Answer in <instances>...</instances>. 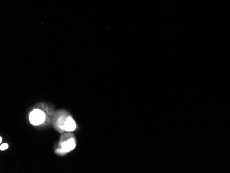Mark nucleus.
<instances>
[{
    "instance_id": "f257e3e1",
    "label": "nucleus",
    "mask_w": 230,
    "mask_h": 173,
    "mask_svg": "<svg viewBox=\"0 0 230 173\" xmlns=\"http://www.w3.org/2000/svg\"><path fill=\"white\" fill-rule=\"evenodd\" d=\"M45 115L44 112L39 109H35L30 113L29 120L31 124L39 126L45 121Z\"/></svg>"
},
{
    "instance_id": "f03ea898",
    "label": "nucleus",
    "mask_w": 230,
    "mask_h": 173,
    "mask_svg": "<svg viewBox=\"0 0 230 173\" xmlns=\"http://www.w3.org/2000/svg\"><path fill=\"white\" fill-rule=\"evenodd\" d=\"M76 147V143L75 139L73 138H70L68 140L66 141H64L63 143H61V148L59 149L57 151V153H58L61 155H64L68 152L72 151Z\"/></svg>"
},
{
    "instance_id": "7ed1b4c3",
    "label": "nucleus",
    "mask_w": 230,
    "mask_h": 173,
    "mask_svg": "<svg viewBox=\"0 0 230 173\" xmlns=\"http://www.w3.org/2000/svg\"><path fill=\"white\" fill-rule=\"evenodd\" d=\"M76 128L75 121L71 117H68L66 119L65 126H64V131L68 132L74 131Z\"/></svg>"
},
{
    "instance_id": "20e7f679",
    "label": "nucleus",
    "mask_w": 230,
    "mask_h": 173,
    "mask_svg": "<svg viewBox=\"0 0 230 173\" xmlns=\"http://www.w3.org/2000/svg\"><path fill=\"white\" fill-rule=\"evenodd\" d=\"M66 119L67 117L66 118V117H61L58 119V120H57V125H58L59 128L64 130V126H65Z\"/></svg>"
},
{
    "instance_id": "39448f33",
    "label": "nucleus",
    "mask_w": 230,
    "mask_h": 173,
    "mask_svg": "<svg viewBox=\"0 0 230 173\" xmlns=\"http://www.w3.org/2000/svg\"><path fill=\"white\" fill-rule=\"evenodd\" d=\"M8 148V145L7 143H2L1 146H0V150H1L2 151L3 150H6L7 148Z\"/></svg>"
},
{
    "instance_id": "423d86ee",
    "label": "nucleus",
    "mask_w": 230,
    "mask_h": 173,
    "mask_svg": "<svg viewBox=\"0 0 230 173\" xmlns=\"http://www.w3.org/2000/svg\"><path fill=\"white\" fill-rule=\"evenodd\" d=\"M0 141H1V142L2 141V137H0Z\"/></svg>"
}]
</instances>
